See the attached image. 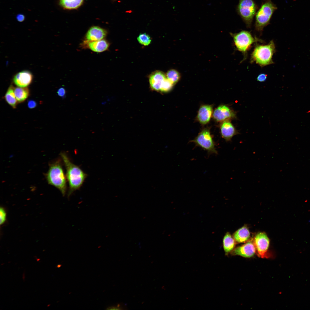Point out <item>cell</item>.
Masks as SVG:
<instances>
[{"label": "cell", "mask_w": 310, "mask_h": 310, "mask_svg": "<svg viewBox=\"0 0 310 310\" xmlns=\"http://www.w3.org/2000/svg\"><path fill=\"white\" fill-rule=\"evenodd\" d=\"M66 169V177L69 185L68 196L69 197L82 186L87 175L78 166L73 164L65 152L60 154Z\"/></svg>", "instance_id": "cell-1"}, {"label": "cell", "mask_w": 310, "mask_h": 310, "mask_svg": "<svg viewBox=\"0 0 310 310\" xmlns=\"http://www.w3.org/2000/svg\"><path fill=\"white\" fill-rule=\"evenodd\" d=\"M275 52V46L272 40L266 45H257L251 54V62H255L261 67L273 64L272 58Z\"/></svg>", "instance_id": "cell-2"}, {"label": "cell", "mask_w": 310, "mask_h": 310, "mask_svg": "<svg viewBox=\"0 0 310 310\" xmlns=\"http://www.w3.org/2000/svg\"><path fill=\"white\" fill-rule=\"evenodd\" d=\"M46 177L49 184L58 189L64 196L67 190L66 181L59 160L57 161L50 165Z\"/></svg>", "instance_id": "cell-3"}, {"label": "cell", "mask_w": 310, "mask_h": 310, "mask_svg": "<svg viewBox=\"0 0 310 310\" xmlns=\"http://www.w3.org/2000/svg\"><path fill=\"white\" fill-rule=\"evenodd\" d=\"M277 9L276 5L271 0L263 2L255 15V30L261 33L264 28L268 25L274 12Z\"/></svg>", "instance_id": "cell-4"}, {"label": "cell", "mask_w": 310, "mask_h": 310, "mask_svg": "<svg viewBox=\"0 0 310 310\" xmlns=\"http://www.w3.org/2000/svg\"><path fill=\"white\" fill-rule=\"evenodd\" d=\"M258 6L253 0H239L236 10L248 28L251 27Z\"/></svg>", "instance_id": "cell-5"}, {"label": "cell", "mask_w": 310, "mask_h": 310, "mask_svg": "<svg viewBox=\"0 0 310 310\" xmlns=\"http://www.w3.org/2000/svg\"><path fill=\"white\" fill-rule=\"evenodd\" d=\"M189 142L194 143L196 146L207 151L209 155L218 154L215 142L209 128L202 129L198 135Z\"/></svg>", "instance_id": "cell-6"}, {"label": "cell", "mask_w": 310, "mask_h": 310, "mask_svg": "<svg viewBox=\"0 0 310 310\" xmlns=\"http://www.w3.org/2000/svg\"><path fill=\"white\" fill-rule=\"evenodd\" d=\"M237 49L245 55L253 44L257 42H262V40L253 37L251 33L247 31L242 30L237 33H230Z\"/></svg>", "instance_id": "cell-7"}, {"label": "cell", "mask_w": 310, "mask_h": 310, "mask_svg": "<svg viewBox=\"0 0 310 310\" xmlns=\"http://www.w3.org/2000/svg\"><path fill=\"white\" fill-rule=\"evenodd\" d=\"M253 242L259 257L262 258L269 257L268 251L270 241L265 232H260L257 234Z\"/></svg>", "instance_id": "cell-8"}, {"label": "cell", "mask_w": 310, "mask_h": 310, "mask_svg": "<svg viewBox=\"0 0 310 310\" xmlns=\"http://www.w3.org/2000/svg\"><path fill=\"white\" fill-rule=\"evenodd\" d=\"M212 117L216 121L221 122L236 118V113L228 106L221 104L215 109Z\"/></svg>", "instance_id": "cell-9"}, {"label": "cell", "mask_w": 310, "mask_h": 310, "mask_svg": "<svg viewBox=\"0 0 310 310\" xmlns=\"http://www.w3.org/2000/svg\"><path fill=\"white\" fill-rule=\"evenodd\" d=\"M33 75L29 71L24 70L18 72L14 76L13 81L18 87H27L32 83Z\"/></svg>", "instance_id": "cell-10"}, {"label": "cell", "mask_w": 310, "mask_h": 310, "mask_svg": "<svg viewBox=\"0 0 310 310\" xmlns=\"http://www.w3.org/2000/svg\"><path fill=\"white\" fill-rule=\"evenodd\" d=\"M220 129L221 136L227 142L230 141L234 136L239 133L230 120L221 122Z\"/></svg>", "instance_id": "cell-11"}, {"label": "cell", "mask_w": 310, "mask_h": 310, "mask_svg": "<svg viewBox=\"0 0 310 310\" xmlns=\"http://www.w3.org/2000/svg\"><path fill=\"white\" fill-rule=\"evenodd\" d=\"M213 106L210 104H204L199 108L196 120L201 124L205 125L210 121L213 115Z\"/></svg>", "instance_id": "cell-12"}, {"label": "cell", "mask_w": 310, "mask_h": 310, "mask_svg": "<svg viewBox=\"0 0 310 310\" xmlns=\"http://www.w3.org/2000/svg\"><path fill=\"white\" fill-rule=\"evenodd\" d=\"M256 251V249L253 241H249L235 248L232 253L233 255H238L246 258H249L254 255Z\"/></svg>", "instance_id": "cell-13"}, {"label": "cell", "mask_w": 310, "mask_h": 310, "mask_svg": "<svg viewBox=\"0 0 310 310\" xmlns=\"http://www.w3.org/2000/svg\"><path fill=\"white\" fill-rule=\"evenodd\" d=\"M166 78L165 74L162 71H156L152 73L149 77L150 85L152 90L160 92L162 86Z\"/></svg>", "instance_id": "cell-14"}, {"label": "cell", "mask_w": 310, "mask_h": 310, "mask_svg": "<svg viewBox=\"0 0 310 310\" xmlns=\"http://www.w3.org/2000/svg\"><path fill=\"white\" fill-rule=\"evenodd\" d=\"M106 30L97 26L90 28L86 35V39L90 41L99 40L102 39L106 35Z\"/></svg>", "instance_id": "cell-15"}, {"label": "cell", "mask_w": 310, "mask_h": 310, "mask_svg": "<svg viewBox=\"0 0 310 310\" xmlns=\"http://www.w3.org/2000/svg\"><path fill=\"white\" fill-rule=\"evenodd\" d=\"M250 234L248 228L244 226L237 230L233 234V237L235 242L239 243L247 241L250 237Z\"/></svg>", "instance_id": "cell-16"}, {"label": "cell", "mask_w": 310, "mask_h": 310, "mask_svg": "<svg viewBox=\"0 0 310 310\" xmlns=\"http://www.w3.org/2000/svg\"><path fill=\"white\" fill-rule=\"evenodd\" d=\"M88 46L93 51L100 53L107 50L109 46V43L106 40L102 39L90 41L88 43Z\"/></svg>", "instance_id": "cell-17"}, {"label": "cell", "mask_w": 310, "mask_h": 310, "mask_svg": "<svg viewBox=\"0 0 310 310\" xmlns=\"http://www.w3.org/2000/svg\"><path fill=\"white\" fill-rule=\"evenodd\" d=\"M235 245V241L230 234L227 232L224 235L223 239V247L226 254L231 252Z\"/></svg>", "instance_id": "cell-18"}, {"label": "cell", "mask_w": 310, "mask_h": 310, "mask_svg": "<svg viewBox=\"0 0 310 310\" xmlns=\"http://www.w3.org/2000/svg\"><path fill=\"white\" fill-rule=\"evenodd\" d=\"M14 87L12 84L10 85L4 96L7 103L13 108H15L18 103L14 93Z\"/></svg>", "instance_id": "cell-19"}, {"label": "cell", "mask_w": 310, "mask_h": 310, "mask_svg": "<svg viewBox=\"0 0 310 310\" xmlns=\"http://www.w3.org/2000/svg\"><path fill=\"white\" fill-rule=\"evenodd\" d=\"M14 91L18 103L24 102L30 95V90L27 87H16L14 88Z\"/></svg>", "instance_id": "cell-20"}, {"label": "cell", "mask_w": 310, "mask_h": 310, "mask_svg": "<svg viewBox=\"0 0 310 310\" xmlns=\"http://www.w3.org/2000/svg\"><path fill=\"white\" fill-rule=\"evenodd\" d=\"M83 0H60L62 6L66 9H73L78 8L83 3Z\"/></svg>", "instance_id": "cell-21"}, {"label": "cell", "mask_w": 310, "mask_h": 310, "mask_svg": "<svg viewBox=\"0 0 310 310\" xmlns=\"http://www.w3.org/2000/svg\"><path fill=\"white\" fill-rule=\"evenodd\" d=\"M166 78L174 84L177 83L181 78L179 72L175 69L169 70L165 74Z\"/></svg>", "instance_id": "cell-22"}, {"label": "cell", "mask_w": 310, "mask_h": 310, "mask_svg": "<svg viewBox=\"0 0 310 310\" xmlns=\"http://www.w3.org/2000/svg\"><path fill=\"white\" fill-rule=\"evenodd\" d=\"M137 39L139 43L145 46L149 45L151 41L150 36L146 33L140 34Z\"/></svg>", "instance_id": "cell-23"}, {"label": "cell", "mask_w": 310, "mask_h": 310, "mask_svg": "<svg viewBox=\"0 0 310 310\" xmlns=\"http://www.w3.org/2000/svg\"><path fill=\"white\" fill-rule=\"evenodd\" d=\"M174 85L166 78L162 86L160 92H168L172 90Z\"/></svg>", "instance_id": "cell-24"}, {"label": "cell", "mask_w": 310, "mask_h": 310, "mask_svg": "<svg viewBox=\"0 0 310 310\" xmlns=\"http://www.w3.org/2000/svg\"><path fill=\"white\" fill-rule=\"evenodd\" d=\"M0 225L3 224L6 219V213L4 209L2 207L0 209Z\"/></svg>", "instance_id": "cell-25"}, {"label": "cell", "mask_w": 310, "mask_h": 310, "mask_svg": "<svg viewBox=\"0 0 310 310\" xmlns=\"http://www.w3.org/2000/svg\"><path fill=\"white\" fill-rule=\"evenodd\" d=\"M267 75L265 73H262L259 74L257 77V81L260 82H264L267 79Z\"/></svg>", "instance_id": "cell-26"}, {"label": "cell", "mask_w": 310, "mask_h": 310, "mask_svg": "<svg viewBox=\"0 0 310 310\" xmlns=\"http://www.w3.org/2000/svg\"><path fill=\"white\" fill-rule=\"evenodd\" d=\"M37 106V103L36 101L33 100H30L28 102V107L30 109L35 108Z\"/></svg>", "instance_id": "cell-27"}, {"label": "cell", "mask_w": 310, "mask_h": 310, "mask_svg": "<svg viewBox=\"0 0 310 310\" xmlns=\"http://www.w3.org/2000/svg\"><path fill=\"white\" fill-rule=\"evenodd\" d=\"M65 90L63 88H61L59 89L57 91L58 95L61 97H64L65 94Z\"/></svg>", "instance_id": "cell-28"}, {"label": "cell", "mask_w": 310, "mask_h": 310, "mask_svg": "<svg viewBox=\"0 0 310 310\" xmlns=\"http://www.w3.org/2000/svg\"><path fill=\"white\" fill-rule=\"evenodd\" d=\"M106 309L107 310H121L123 309L122 307L120 306V305L119 304L117 306H110L107 307Z\"/></svg>", "instance_id": "cell-29"}, {"label": "cell", "mask_w": 310, "mask_h": 310, "mask_svg": "<svg viewBox=\"0 0 310 310\" xmlns=\"http://www.w3.org/2000/svg\"><path fill=\"white\" fill-rule=\"evenodd\" d=\"M17 19L19 21L22 22L24 20V17L23 15L20 14L17 16Z\"/></svg>", "instance_id": "cell-30"}, {"label": "cell", "mask_w": 310, "mask_h": 310, "mask_svg": "<svg viewBox=\"0 0 310 310\" xmlns=\"http://www.w3.org/2000/svg\"><path fill=\"white\" fill-rule=\"evenodd\" d=\"M61 265H60V264H59V265H58L57 266V267L58 268H60V267H61Z\"/></svg>", "instance_id": "cell-31"}]
</instances>
